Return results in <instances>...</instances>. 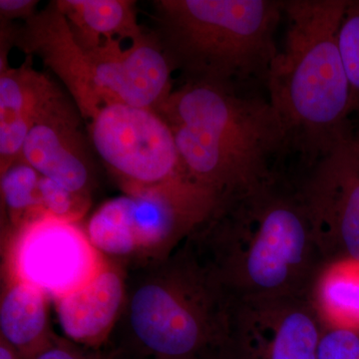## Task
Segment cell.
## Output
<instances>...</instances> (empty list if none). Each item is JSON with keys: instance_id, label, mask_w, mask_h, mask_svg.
I'll return each mask as SVG.
<instances>
[{"instance_id": "5bb4252c", "label": "cell", "mask_w": 359, "mask_h": 359, "mask_svg": "<svg viewBox=\"0 0 359 359\" xmlns=\"http://www.w3.org/2000/svg\"><path fill=\"white\" fill-rule=\"evenodd\" d=\"M71 34L85 50H95L107 42L138 39L145 33L131 0H55Z\"/></svg>"}, {"instance_id": "8992f818", "label": "cell", "mask_w": 359, "mask_h": 359, "mask_svg": "<svg viewBox=\"0 0 359 359\" xmlns=\"http://www.w3.org/2000/svg\"><path fill=\"white\" fill-rule=\"evenodd\" d=\"M135 269L123 316L141 353L154 359H194L224 339L226 290L188 243L162 261Z\"/></svg>"}, {"instance_id": "484cf974", "label": "cell", "mask_w": 359, "mask_h": 359, "mask_svg": "<svg viewBox=\"0 0 359 359\" xmlns=\"http://www.w3.org/2000/svg\"><path fill=\"white\" fill-rule=\"evenodd\" d=\"M355 135H356V136H358V138H359V132H358V133H355Z\"/></svg>"}, {"instance_id": "603a6c76", "label": "cell", "mask_w": 359, "mask_h": 359, "mask_svg": "<svg viewBox=\"0 0 359 359\" xmlns=\"http://www.w3.org/2000/svg\"><path fill=\"white\" fill-rule=\"evenodd\" d=\"M39 1L35 0H1L0 16L1 20L13 22L15 20H27L37 13Z\"/></svg>"}, {"instance_id": "4fadbf2b", "label": "cell", "mask_w": 359, "mask_h": 359, "mask_svg": "<svg viewBox=\"0 0 359 359\" xmlns=\"http://www.w3.org/2000/svg\"><path fill=\"white\" fill-rule=\"evenodd\" d=\"M32 56L18 68L0 70V172L20 159L30 131L60 88L35 70Z\"/></svg>"}, {"instance_id": "7402d4cb", "label": "cell", "mask_w": 359, "mask_h": 359, "mask_svg": "<svg viewBox=\"0 0 359 359\" xmlns=\"http://www.w3.org/2000/svg\"><path fill=\"white\" fill-rule=\"evenodd\" d=\"M84 348V346L54 334L48 346L40 351L34 359H116L115 356L103 355Z\"/></svg>"}, {"instance_id": "9c48e42d", "label": "cell", "mask_w": 359, "mask_h": 359, "mask_svg": "<svg viewBox=\"0 0 359 359\" xmlns=\"http://www.w3.org/2000/svg\"><path fill=\"white\" fill-rule=\"evenodd\" d=\"M106 262L78 223L48 216L4 242V278L27 283L52 301L83 287Z\"/></svg>"}, {"instance_id": "7c38bea8", "label": "cell", "mask_w": 359, "mask_h": 359, "mask_svg": "<svg viewBox=\"0 0 359 359\" xmlns=\"http://www.w3.org/2000/svg\"><path fill=\"white\" fill-rule=\"evenodd\" d=\"M128 297V275L124 264L107 259L95 278L75 292L54 299L65 339L87 347L102 346L114 330Z\"/></svg>"}, {"instance_id": "8fae6325", "label": "cell", "mask_w": 359, "mask_h": 359, "mask_svg": "<svg viewBox=\"0 0 359 359\" xmlns=\"http://www.w3.org/2000/svg\"><path fill=\"white\" fill-rule=\"evenodd\" d=\"M80 116L65 94L52 101L26 138L21 158L44 178L91 197L94 171Z\"/></svg>"}, {"instance_id": "d6986e66", "label": "cell", "mask_w": 359, "mask_h": 359, "mask_svg": "<svg viewBox=\"0 0 359 359\" xmlns=\"http://www.w3.org/2000/svg\"><path fill=\"white\" fill-rule=\"evenodd\" d=\"M339 47L351 87V111L359 115V0H349L339 26Z\"/></svg>"}, {"instance_id": "5b68a950", "label": "cell", "mask_w": 359, "mask_h": 359, "mask_svg": "<svg viewBox=\"0 0 359 359\" xmlns=\"http://www.w3.org/2000/svg\"><path fill=\"white\" fill-rule=\"evenodd\" d=\"M11 37L13 46L37 56L61 80L87 121L109 104L157 111L174 90L173 69L154 32L129 46L113 41L85 50L52 1L22 25H13Z\"/></svg>"}, {"instance_id": "7a4b0ae2", "label": "cell", "mask_w": 359, "mask_h": 359, "mask_svg": "<svg viewBox=\"0 0 359 359\" xmlns=\"http://www.w3.org/2000/svg\"><path fill=\"white\" fill-rule=\"evenodd\" d=\"M349 0H283L287 20L266 88L289 136L290 152L311 168L351 129V87L339 47Z\"/></svg>"}, {"instance_id": "9a60e30c", "label": "cell", "mask_w": 359, "mask_h": 359, "mask_svg": "<svg viewBox=\"0 0 359 359\" xmlns=\"http://www.w3.org/2000/svg\"><path fill=\"white\" fill-rule=\"evenodd\" d=\"M49 297L27 283L4 278L0 302V339L34 359L53 339L49 327Z\"/></svg>"}, {"instance_id": "ac0fdd59", "label": "cell", "mask_w": 359, "mask_h": 359, "mask_svg": "<svg viewBox=\"0 0 359 359\" xmlns=\"http://www.w3.org/2000/svg\"><path fill=\"white\" fill-rule=\"evenodd\" d=\"M41 175L22 158L0 172L4 242L26 224L44 217L39 196Z\"/></svg>"}, {"instance_id": "277c9868", "label": "cell", "mask_w": 359, "mask_h": 359, "mask_svg": "<svg viewBox=\"0 0 359 359\" xmlns=\"http://www.w3.org/2000/svg\"><path fill=\"white\" fill-rule=\"evenodd\" d=\"M273 186L226 203L197 231L224 290H242L252 301L285 297L316 245L302 196L285 197Z\"/></svg>"}, {"instance_id": "ffe728a7", "label": "cell", "mask_w": 359, "mask_h": 359, "mask_svg": "<svg viewBox=\"0 0 359 359\" xmlns=\"http://www.w3.org/2000/svg\"><path fill=\"white\" fill-rule=\"evenodd\" d=\"M39 196L44 216L68 223H78L91 205V197L72 192L42 176L39 182Z\"/></svg>"}, {"instance_id": "3957f363", "label": "cell", "mask_w": 359, "mask_h": 359, "mask_svg": "<svg viewBox=\"0 0 359 359\" xmlns=\"http://www.w3.org/2000/svg\"><path fill=\"white\" fill-rule=\"evenodd\" d=\"M156 37L185 82L266 86L283 0H156Z\"/></svg>"}, {"instance_id": "6da1fadb", "label": "cell", "mask_w": 359, "mask_h": 359, "mask_svg": "<svg viewBox=\"0 0 359 359\" xmlns=\"http://www.w3.org/2000/svg\"><path fill=\"white\" fill-rule=\"evenodd\" d=\"M157 112L173 132L187 176L221 205L273 183L271 168L290 153L271 104L245 92L185 82Z\"/></svg>"}, {"instance_id": "30bf717a", "label": "cell", "mask_w": 359, "mask_h": 359, "mask_svg": "<svg viewBox=\"0 0 359 359\" xmlns=\"http://www.w3.org/2000/svg\"><path fill=\"white\" fill-rule=\"evenodd\" d=\"M302 193L316 244L359 259V154L349 130L313 163Z\"/></svg>"}, {"instance_id": "2e32d148", "label": "cell", "mask_w": 359, "mask_h": 359, "mask_svg": "<svg viewBox=\"0 0 359 359\" xmlns=\"http://www.w3.org/2000/svg\"><path fill=\"white\" fill-rule=\"evenodd\" d=\"M268 299V325L271 334L269 359H318L321 335L316 316L309 309L299 306H276Z\"/></svg>"}, {"instance_id": "ba28073f", "label": "cell", "mask_w": 359, "mask_h": 359, "mask_svg": "<svg viewBox=\"0 0 359 359\" xmlns=\"http://www.w3.org/2000/svg\"><path fill=\"white\" fill-rule=\"evenodd\" d=\"M91 143L123 193L187 176L173 132L155 110L114 103L89 120Z\"/></svg>"}, {"instance_id": "cb8c5ba5", "label": "cell", "mask_w": 359, "mask_h": 359, "mask_svg": "<svg viewBox=\"0 0 359 359\" xmlns=\"http://www.w3.org/2000/svg\"><path fill=\"white\" fill-rule=\"evenodd\" d=\"M0 359H22L11 344L0 339Z\"/></svg>"}, {"instance_id": "44dd1931", "label": "cell", "mask_w": 359, "mask_h": 359, "mask_svg": "<svg viewBox=\"0 0 359 359\" xmlns=\"http://www.w3.org/2000/svg\"><path fill=\"white\" fill-rule=\"evenodd\" d=\"M318 359H359L358 332L330 328L321 335Z\"/></svg>"}, {"instance_id": "e0dca14e", "label": "cell", "mask_w": 359, "mask_h": 359, "mask_svg": "<svg viewBox=\"0 0 359 359\" xmlns=\"http://www.w3.org/2000/svg\"><path fill=\"white\" fill-rule=\"evenodd\" d=\"M316 301L330 328L359 334V259H337L318 282Z\"/></svg>"}, {"instance_id": "52a82bcc", "label": "cell", "mask_w": 359, "mask_h": 359, "mask_svg": "<svg viewBox=\"0 0 359 359\" xmlns=\"http://www.w3.org/2000/svg\"><path fill=\"white\" fill-rule=\"evenodd\" d=\"M219 205L216 195L184 176L107 201L85 231L106 259L140 268L169 257Z\"/></svg>"}, {"instance_id": "d4e9b609", "label": "cell", "mask_w": 359, "mask_h": 359, "mask_svg": "<svg viewBox=\"0 0 359 359\" xmlns=\"http://www.w3.org/2000/svg\"><path fill=\"white\" fill-rule=\"evenodd\" d=\"M354 135H355V133H354ZM355 139H356V145H358V154H359V138L358 136H356V135H355Z\"/></svg>"}]
</instances>
